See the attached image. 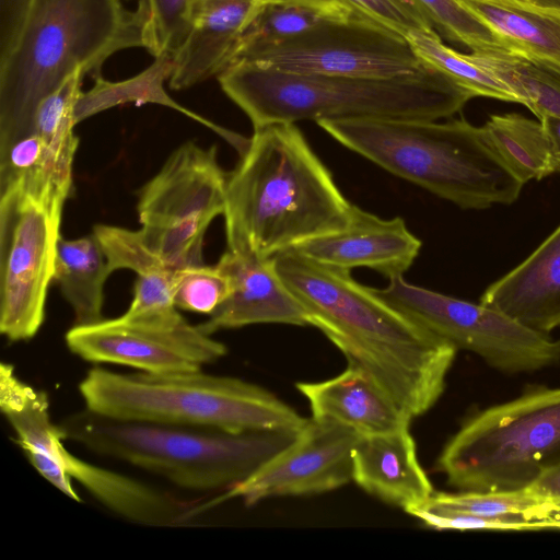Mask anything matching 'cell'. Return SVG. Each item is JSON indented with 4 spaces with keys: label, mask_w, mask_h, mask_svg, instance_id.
I'll use <instances>...</instances> for the list:
<instances>
[{
    "label": "cell",
    "mask_w": 560,
    "mask_h": 560,
    "mask_svg": "<svg viewBox=\"0 0 560 560\" xmlns=\"http://www.w3.org/2000/svg\"><path fill=\"white\" fill-rule=\"evenodd\" d=\"M275 267L348 365L371 376L412 418L429 411L445 388L456 348L384 302L350 270L323 265L294 248Z\"/></svg>",
    "instance_id": "cell-1"
},
{
    "label": "cell",
    "mask_w": 560,
    "mask_h": 560,
    "mask_svg": "<svg viewBox=\"0 0 560 560\" xmlns=\"http://www.w3.org/2000/svg\"><path fill=\"white\" fill-rule=\"evenodd\" d=\"M240 155L222 214L228 250L270 258L350 223L353 205L295 124L254 129Z\"/></svg>",
    "instance_id": "cell-2"
},
{
    "label": "cell",
    "mask_w": 560,
    "mask_h": 560,
    "mask_svg": "<svg viewBox=\"0 0 560 560\" xmlns=\"http://www.w3.org/2000/svg\"><path fill=\"white\" fill-rule=\"evenodd\" d=\"M149 9L121 0H34L12 50L0 59V149L33 132L40 101L71 74L100 77L113 54L145 46Z\"/></svg>",
    "instance_id": "cell-3"
},
{
    "label": "cell",
    "mask_w": 560,
    "mask_h": 560,
    "mask_svg": "<svg viewBox=\"0 0 560 560\" xmlns=\"http://www.w3.org/2000/svg\"><path fill=\"white\" fill-rule=\"evenodd\" d=\"M217 77L254 129L301 120H438L453 116L475 97L432 68L415 75L375 79L295 73L235 62Z\"/></svg>",
    "instance_id": "cell-4"
},
{
    "label": "cell",
    "mask_w": 560,
    "mask_h": 560,
    "mask_svg": "<svg viewBox=\"0 0 560 560\" xmlns=\"http://www.w3.org/2000/svg\"><path fill=\"white\" fill-rule=\"evenodd\" d=\"M317 125L351 151L462 209L511 205L524 186L483 127L465 119L361 118Z\"/></svg>",
    "instance_id": "cell-5"
},
{
    "label": "cell",
    "mask_w": 560,
    "mask_h": 560,
    "mask_svg": "<svg viewBox=\"0 0 560 560\" xmlns=\"http://www.w3.org/2000/svg\"><path fill=\"white\" fill-rule=\"evenodd\" d=\"M65 440L127 462L191 491L230 489L288 446L298 432L245 431L121 420L85 410L58 424Z\"/></svg>",
    "instance_id": "cell-6"
},
{
    "label": "cell",
    "mask_w": 560,
    "mask_h": 560,
    "mask_svg": "<svg viewBox=\"0 0 560 560\" xmlns=\"http://www.w3.org/2000/svg\"><path fill=\"white\" fill-rule=\"evenodd\" d=\"M79 392L86 409L121 420L230 432H299L308 420L259 385L202 370L152 374L95 366Z\"/></svg>",
    "instance_id": "cell-7"
},
{
    "label": "cell",
    "mask_w": 560,
    "mask_h": 560,
    "mask_svg": "<svg viewBox=\"0 0 560 560\" xmlns=\"http://www.w3.org/2000/svg\"><path fill=\"white\" fill-rule=\"evenodd\" d=\"M560 465V387L539 388L467 420L435 463L460 491L532 487Z\"/></svg>",
    "instance_id": "cell-8"
},
{
    "label": "cell",
    "mask_w": 560,
    "mask_h": 560,
    "mask_svg": "<svg viewBox=\"0 0 560 560\" xmlns=\"http://www.w3.org/2000/svg\"><path fill=\"white\" fill-rule=\"evenodd\" d=\"M66 201L0 187V332L32 339L45 320Z\"/></svg>",
    "instance_id": "cell-9"
},
{
    "label": "cell",
    "mask_w": 560,
    "mask_h": 560,
    "mask_svg": "<svg viewBox=\"0 0 560 560\" xmlns=\"http://www.w3.org/2000/svg\"><path fill=\"white\" fill-rule=\"evenodd\" d=\"M371 289L456 350L470 351L503 373L534 372L560 362V339L532 330L482 303L413 285L404 276L389 278L385 288Z\"/></svg>",
    "instance_id": "cell-10"
},
{
    "label": "cell",
    "mask_w": 560,
    "mask_h": 560,
    "mask_svg": "<svg viewBox=\"0 0 560 560\" xmlns=\"http://www.w3.org/2000/svg\"><path fill=\"white\" fill-rule=\"evenodd\" d=\"M235 62L295 73L375 79L431 69L406 37L354 14L325 20L298 36L254 49Z\"/></svg>",
    "instance_id": "cell-11"
},
{
    "label": "cell",
    "mask_w": 560,
    "mask_h": 560,
    "mask_svg": "<svg viewBox=\"0 0 560 560\" xmlns=\"http://www.w3.org/2000/svg\"><path fill=\"white\" fill-rule=\"evenodd\" d=\"M65 339L68 349L85 361L152 374L201 370L228 352L224 343L189 324L178 311L144 317L124 313L89 325H73Z\"/></svg>",
    "instance_id": "cell-12"
},
{
    "label": "cell",
    "mask_w": 560,
    "mask_h": 560,
    "mask_svg": "<svg viewBox=\"0 0 560 560\" xmlns=\"http://www.w3.org/2000/svg\"><path fill=\"white\" fill-rule=\"evenodd\" d=\"M226 182L215 145L184 142L138 190L141 228L158 232L178 249L202 248L208 226L224 212Z\"/></svg>",
    "instance_id": "cell-13"
},
{
    "label": "cell",
    "mask_w": 560,
    "mask_h": 560,
    "mask_svg": "<svg viewBox=\"0 0 560 560\" xmlns=\"http://www.w3.org/2000/svg\"><path fill=\"white\" fill-rule=\"evenodd\" d=\"M360 436L340 423L311 418L288 446L209 506L235 498L253 505L273 497L338 489L352 480V452Z\"/></svg>",
    "instance_id": "cell-14"
},
{
    "label": "cell",
    "mask_w": 560,
    "mask_h": 560,
    "mask_svg": "<svg viewBox=\"0 0 560 560\" xmlns=\"http://www.w3.org/2000/svg\"><path fill=\"white\" fill-rule=\"evenodd\" d=\"M293 248L326 266L345 270L369 268L389 279L404 276L410 268L421 241L401 218L382 219L353 205L347 228Z\"/></svg>",
    "instance_id": "cell-15"
},
{
    "label": "cell",
    "mask_w": 560,
    "mask_h": 560,
    "mask_svg": "<svg viewBox=\"0 0 560 560\" xmlns=\"http://www.w3.org/2000/svg\"><path fill=\"white\" fill-rule=\"evenodd\" d=\"M217 266L231 279L226 301L198 327L206 334L254 324L306 326V313L280 278L272 257L261 258L228 250Z\"/></svg>",
    "instance_id": "cell-16"
},
{
    "label": "cell",
    "mask_w": 560,
    "mask_h": 560,
    "mask_svg": "<svg viewBox=\"0 0 560 560\" xmlns=\"http://www.w3.org/2000/svg\"><path fill=\"white\" fill-rule=\"evenodd\" d=\"M281 0H190L189 31L173 57L170 86L184 90L223 71L255 14Z\"/></svg>",
    "instance_id": "cell-17"
},
{
    "label": "cell",
    "mask_w": 560,
    "mask_h": 560,
    "mask_svg": "<svg viewBox=\"0 0 560 560\" xmlns=\"http://www.w3.org/2000/svg\"><path fill=\"white\" fill-rule=\"evenodd\" d=\"M553 500L534 487L509 491L434 492L408 514L435 529L537 530Z\"/></svg>",
    "instance_id": "cell-18"
},
{
    "label": "cell",
    "mask_w": 560,
    "mask_h": 560,
    "mask_svg": "<svg viewBox=\"0 0 560 560\" xmlns=\"http://www.w3.org/2000/svg\"><path fill=\"white\" fill-rule=\"evenodd\" d=\"M480 303L549 335L560 326V226L525 260L491 283Z\"/></svg>",
    "instance_id": "cell-19"
},
{
    "label": "cell",
    "mask_w": 560,
    "mask_h": 560,
    "mask_svg": "<svg viewBox=\"0 0 560 560\" xmlns=\"http://www.w3.org/2000/svg\"><path fill=\"white\" fill-rule=\"evenodd\" d=\"M296 388L312 418L340 423L361 436L409 429L412 419L371 376L351 365L325 381L296 383Z\"/></svg>",
    "instance_id": "cell-20"
},
{
    "label": "cell",
    "mask_w": 560,
    "mask_h": 560,
    "mask_svg": "<svg viewBox=\"0 0 560 560\" xmlns=\"http://www.w3.org/2000/svg\"><path fill=\"white\" fill-rule=\"evenodd\" d=\"M352 480L406 512L427 503L434 493L409 429L360 436L352 452Z\"/></svg>",
    "instance_id": "cell-21"
},
{
    "label": "cell",
    "mask_w": 560,
    "mask_h": 560,
    "mask_svg": "<svg viewBox=\"0 0 560 560\" xmlns=\"http://www.w3.org/2000/svg\"><path fill=\"white\" fill-rule=\"evenodd\" d=\"M0 408L32 466L58 490L80 502L62 466L65 438L50 418L46 393L21 380L7 362L0 364Z\"/></svg>",
    "instance_id": "cell-22"
},
{
    "label": "cell",
    "mask_w": 560,
    "mask_h": 560,
    "mask_svg": "<svg viewBox=\"0 0 560 560\" xmlns=\"http://www.w3.org/2000/svg\"><path fill=\"white\" fill-rule=\"evenodd\" d=\"M60 457L71 479L78 480L105 508L129 522L176 526L199 513L198 509H189L168 493L74 456L65 445Z\"/></svg>",
    "instance_id": "cell-23"
},
{
    "label": "cell",
    "mask_w": 560,
    "mask_h": 560,
    "mask_svg": "<svg viewBox=\"0 0 560 560\" xmlns=\"http://www.w3.org/2000/svg\"><path fill=\"white\" fill-rule=\"evenodd\" d=\"M509 54L560 72V7L520 0H458Z\"/></svg>",
    "instance_id": "cell-24"
},
{
    "label": "cell",
    "mask_w": 560,
    "mask_h": 560,
    "mask_svg": "<svg viewBox=\"0 0 560 560\" xmlns=\"http://www.w3.org/2000/svg\"><path fill=\"white\" fill-rule=\"evenodd\" d=\"M112 272L93 233L72 240L59 238L52 281L73 311V325L104 319V288Z\"/></svg>",
    "instance_id": "cell-25"
},
{
    "label": "cell",
    "mask_w": 560,
    "mask_h": 560,
    "mask_svg": "<svg viewBox=\"0 0 560 560\" xmlns=\"http://www.w3.org/2000/svg\"><path fill=\"white\" fill-rule=\"evenodd\" d=\"M482 127L498 155L524 185L556 173L552 144L540 120L515 113L491 115Z\"/></svg>",
    "instance_id": "cell-26"
},
{
    "label": "cell",
    "mask_w": 560,
    "mask_h": 560,
    "mask_svg": "<svg viewBox=\"0 0 560 560\" xmlns=\"http://www.w3.org/2000/svg\"><path fill=\"white\" fill-rule=\"evenodd\" d=\"M10 184L39 197L66 201L73 191V167L32 132L0 149V187Z\"/></svg>",
    "instance_id": "cell-27"
},
{
    "label": "cell",
    "mask_w": 560,
    "mask_h": 560,
    "mask_svg": "<svg viewBox=\"0 0 560 560\" xmlns=\"http://www.w3.org/2000/svg\"><path fill=\"white\" fill-rule=\"evenodd\" d=\"M468 57L509 85L538 120L560 118V72L504 51Z\"/></svg>",
    "instance_id": "cell-28"
},
{
    "label": "cell",
    "mask_w": 560,
    "mask_h": 560,
    "mask_svg": "<svg viewBox=\"0 0 560 560\" xmlns=\"http://www.w3.org/2000/svg\"><path fill=\"white\" fill-rule=\"evenodd\" d=\"M418 57L430 68L447 75L472 95L520 103V97L493 73L474 63L468 54L445 45L435 30L415 31L406 36Z\"/></svg>",
    "instance_id": "cell-29"
},
{
    "label": "cell",
    "mask_w": 560,
    "mask_h": 560,
    "mask_svg": "<svg viewBox=\"0 0 560 560\" xmlns=\"http://www.w3.org/2000/svg\"><path fill=\"white\" fill-rule=\"evenodd\" d=\"M84 75L82 71L74 72L43 98L33 121V132L37 133L70 167H73L79 148V138L74 133V126L78 124L75 110L83 94L81 85Z\"/></svg>",
    "instance_id": "cell-30"
},
{
    "label": "cell",
    "mask_w": 560,
    "mask_h": 560,
    "mask_svg": "<svg viewBox=\"0 0 560 560\" xmlns=\"http://www.w3.org/2000/svg\"><path fill=\"white\" fill-rule=\"evenodd\" d=\"M334 18L340 16L283 1L268 2L245 27L228 67L254 49L298 36Z\"/></svg>",
    "instance_id": "cell-31"
},
{
    "label": "cell",
    "mask_w": 560,
    "mask_h": 560,
    "mask_svg": "<svg viewBox=\"0 0 560 560\" xmlns=\"http://www.w3.org/2000/svg\"><path fill=\"white\" fill-rule=\"evenodd\" d=\"M434 30L471 51H506L495 34L458 0H416Z\"/></svg>",
    "instance_id": "cell-32"
},
{
    "label": "cell",
    "mask_w": 560,
    "mask_h": 560,
    "mask_svg": "<svg viewBox=\"0 0 560 560\" xmlns=\"http://www.w3.org/2000/svg\"><path fill=\"white\" fill-rule=\"evenodd\" d=\"M231 292L230 277L217 265L187 266L175 272L173 299L178 310L210 316Z\"/></svg>",
    "instance_id": "cell-33"
},
{
    "label": "cell",
    "mask_w": 560,
    "mask_h": 560,
    "mask_svg": "<svg viewBox=\"0 0 560 560\" xmlns=\"http://www.w3.org/2000/svg\"><path fill=\"white\" fill-rule=\"evenodd\" d=\"M92 233L97 238L112 271L129 269L137 276H143L176 270L163 262L147 246L140 230L96 224Z\"/></svg>",
    "instance_id": "cell-34"
},
{
    "label": "cell",
    "mask_w": 560,
    "mask_h": 560,
    "mask_svg": "<svg viewBox=\"0 0 560 560\" xmlns=\"http://www.w3.org/2000/svg\"><path fill=\"white\" fill-rule=\"evenodd\" d=\"M150 18L144 48L155 58L173 59L189 31L190 0H143Z\"/></svg>",
    "instance_id": "cell-35"
},
{
    "label": "cell",
    "mask_w": 560,
    "mask_h": 560,
    "mask_svg": "<svg viewBox=\"0 0 560 560\" xmlns=\"http://www.w3.org/2000/svg\"><path fill=\"white\" fill-rule=\"evenodd\" d=\"M352 14L406 37L415 31L434 30L416 0H337Z\"/></svg>",
    "instance_id": "cell-36"
},
{
    "label": "cell",
    "mask_w": 560,
    "mask_h": 560,
    "mask_svg": "<svg viewBox=\"0 0 560 560\" xmlns=\"http://www.w3.org/2000/svg\"><path fill=\"white\" fill-rule=\"evenodd\" d=\"M34 0H0V59L14 47Z\"/></svg>",
    "instance_id": "cell-37"
},
{
    "label": "cell",
    "mask_w": 560,
    "mask_h": 560,
    "mask_svg": "<svg viewBox=\"0 0 560 560\" xmlns=\"http://www.w3.org/2000/svg\"><path fill=\"white\" fill-rule=\"evenodd\" d=\"M532 487L552 500H560V465L544 474Z\"/></svg>",
    "instance_id": "cell-38"
},
{
    "label": "cell",
    "mask_w": 560,
    "mask_h": 560,
    "mask_svg": "<svg viewBox=\"0 0 560 560\" xmlns=\"http://www.w3.org/2000/svg\"><path fill=\"white\" fill-rule=\"evenodd\" d=\"M283 2L305 5L310 8H314L329 14L345 18L350 16L352 13L337 0H281Z\"/></svg>",
    "instance_id": "cell-39"
},
{
    "label": "cell",
    "mask_w": 560,
    "mask_h": 560,
    "mask_svg": "<svg viewBox=\"0 0 560 560\" xmlns=\"http://www.w3.org/2000/svg\"><path fill=\"white\" fill-rule=\"evenodd\" d=\"M550 138L555 161L556 173L560 174V118L547 117L540 120Z\"/></svg>",
    "instance_id": "cell-40"
},
{
    "label": "cell",
    "mask_w": 560,
    "mask_h": 560,
    "mask_svg": "<svg viewBox=\"0 0 560 560\" xmlns=\"http://www.w3.org/2000/svg\"><path fill=\"white\" fill-rule=\"evenodd\" d=\"M546 528H560V500H553L551 510L542 524V529Z\"/></svg>",
    "instance_id": "cell-41"
},
{
    "label": "cell",
    "mask_w": 560,
    "mask_h": 560,
    "mask_svg": "<svg viewBox=\"0 0 560 560\" xmlns=\"http://www.w3.org/2000/svg\"><path fill=\"white\" fill-rule=\"evenodd\" d=\"M532 4H538L544 7H560V0H520Z\"/></svg>",
    "instance_id": "cell-42"
}]
</instances>
